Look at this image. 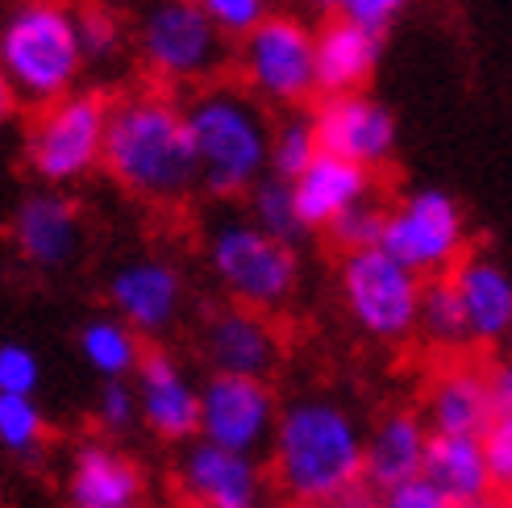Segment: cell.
Listing matches in <instances>:
<instances>
[{"label":"cell","instance_id":"obj_1","mask_svg":"<svg viewBox=\"0 0 512 508\" xmlns=\"http://www.w3.org/2000/svg\"><path fill=\"white\" fill-rule=\"evenodd\" d=\"M367 429L346 404L304 396L284 404L271 438V475L292 504H342L363 484Z\"/></svg>","mask_w":512,"mask_h":508},{"label":"cell","instance_id":"obj_2","mask_svg":"<svg viewBox=\"0 0 512 508\" xmlns=\"http://www.w3.org/2000/svg\"><path fill=\"white\" fill-rule=\"evenodd\" d=\"M109 180L130 196L175 205L200 184V159L184 105L163 92L121 96L109 113L105 163Z\"/></svg>","mask_w":512,"mask_h":508},{"label":"cell","instance_id":"obj_3","mask_svg":"<svg viewBox=\"0 0 512 508\" xmlns=\"http://www.w3.org/2000/svg\"><path fill=\"white\" fill-rule=\"evenodd\" d=\"M184 113L200 159V188L213 200L246 196L271 171L275 125L267 121L259 96L234 84H213L200 88Z\"/></svg>","mask_w":512,"mask_h":508},{"label":"cell","instance_id":"obj_4","mask_svg":"<svg viewBox=\"0 0 512 508\" xmlns=\"http://www.w3.org/2000/svg\"><path fill=\"white\" fill-rule=\"evenodd\" d=\"M84 42L75 9L63 0H21L0 17V67L13 80L17 96L46 109L55 100L80 92Z\"/></svg>","mask_w":512,"mask_h":508},{"label":"cell","instance_id":"obj_5","mask_svg":"<svg viewBox=\"0 0 512 508\" xmlns=\"http://www.w3.org/2000/svg\"><path fill=\"white\" fill-rule=\"evenodd\" d=\"M209 271L229 296V304H242L254 313H275L296 296L300 259L292 242H279L263 234L250 217H221L209 225L204 238Z\"/></svg>","mask_w":512,"mask_h":508},{"label":"cell","instance_id":"obj_6","mask_svg":"<svg viewBox=\"0 0 512 508\" xmlns=\"http://www.w3.org/2000/svg\"><path fill=\"white\" fill-rule=\"evenodd\" d=\"M338 296L346 317L358 325V334L371 342L400 346L417 334L421 325V296L425 279L392 259L383 246L342 254L338 267Z\"/></svg>","mask_w":512,"mask_h":508},{"label":"cell","instance_id":"obj_7","mask_svg":"<svg viewBox=\"0 0 512 508\" xmlns=\"http://www.w3.org/2000/svg\"><path fill=\"white\" fill-rule=\"evenodd\" d=\"M113 105L105 92H71L55 105L38 109L25 134V163L50 188L80 184L105 163V134H109Z\"/></svg>","mask_w":512,"mask_h":508},{"label":"cell","instance_id":"obj_8","mask_svg":"<svg viewBox=\"0 0 512 508\" xmlns=\"http://www.w3.org/2000/svg\"><path fill=\"white\" fill-rule=\"evenodd\" d=\"M238 67L250 96L263 105L296 109L317 96V30L292 13H271L250 38H242Z\"/></svg>","mask_w":512,"mask_h":508},{"label":"cell","instance_id":"obj_9","mask_svg":"<svg viewBox=\"0 0 512 508\" xmlns=\"http://www.w3.org/2000/svg\"><path fill=\"white\" fill-rule=\"evenodd\" d=\"M138 50L150 75L167 84H200L225 67V38L196 0H155L142 13Z\"/></svg>","mask_w":512,"mask_h":508},{"label":"cell","instance_id":"obj_10","mask_svg":"<svg viewBox=\"0 0 512 508\" xmlns=\"http://www.w3.org/2000/svg\"><path fill=\"white\" fill-rule=\"evenodd\" d=\"M383 250L421 279H442L467 259V217L450 192L417 188L388 209Z\"/></svg>","mask_w":512,"mask_h":508},{"label":"cell","instance_id":"obj_11","mask_svg":"<svg viewBox=\"0 0 512 508\" xmlns=\"http://www.w3.org/2000/svg\"><path fill=\"white\" fill-rule=\"evenodd\" d=\"M279 413L284 409L267 379L209 375L200 384V438L221 450L259 459L263 450H271Z\"/></svg>","mask_w":512,"mask_h":508},{"label":"cell","instance_id":"obj_12","mask_svg":"<svg viewBox=\"0 0 512 508\" xmlns=\"http://www.w3.org/2000/svg\"><path fill=\"white\" fill-rule=\"evenodd\" d=\"M134 392H138L142 425L159 442L188 446L200 438V384L171 350L146 346L134 375Z\"/></svg>","mask_w":512,"mask_h":508},{"label":"cell","instance_id":"obj_13","mask_svg":"<svg viewBox=\"0 0 512 508\" xmlns=\"http://www.w3.org/2000/svg\"><path fill=\"white\" fill-rule=\"evenodd\" d=\"M175 488L188 508H259L267 492V471L250 454H234L196 438L175 463Z\"/></svg>","mask_w":512,"mask_h":508},{"label":"cell","instance_id":"obj_14","mask_svg":"<svg viewBox=\"0 0 512 508\" xmlns=\"http://www.w3.org/2000/svg\"><path fill=\"white\" fill-rule=\"evenodd\" d=\"M313 130L325 155H338L367 171L388 163L396 150V117L367 92L321 96L313 109Z\"/></svg>","mask_w":512,"mask_h":508},{"label":"cell","instance_id":"obj_15","mask_svg":"<svg viewBox=\"0 0 512 508\" xmlns=\"http://www.w3.org/2000/svg\"><path fill=\"white\" fill-rule=\"evenodd\" d=\"M105 292L113 304V317H121L138 338H159L179 321V313H184L188 284L175 263L142 254V259H125L109 275Z\"/></svg>","mask_w":512,"mask_h":508},{"label":"cell","instance_id":"obj_16","mask_svg":"<svg viewBox=\"0 0 512 508\" xmlns=\"http://www.w3.org/2000/svg\"><path fill=\"white\" fill-rule=\"evenodd\" d=\"M9 238L30 267L63 271L84 250V213L63 192H34L13 209Z\"/></svg>","mask_w":512,"mask_h":508},{"label":"cell","instance_id":"obj_17","mask_svg":"<svg viewBox=\"0 0 512 508\" xmlns=\"http://www.w3.org/2000/svg\"><path fill=\"white\" fill-rule=\"evenodd\" d=\"M67 508H146V471L109 438H84L67 459Z\"/></svg>","mask_w":512,"mask_h":508},{"label":"cell","instance_id":"obj_18","mask_svg":"<svg viewBox=\"0 0 512 508\" xmlns=\"http://www.w3.org/2000/svg\"><path fill=\"white\" fill-rule=\"evenodd\" d=\"M200 350L213 375H250V379H267L279 363V354H284L271 317L242 309V304H221V309L204 317Z\"/></svg>","mask_w":512,"mask_h":508},{"label":"cell","instance_id":"obj_19","mask_svg":"<svg viewBox=\"0 0 512 508\" xmlns=\"http://www.w3.org/2000/svg\"><path fill=\"white\" fill-rule=\"evenodd\" d=\"M429 425L417 409H388L367 429V463L363 484L375 496H388L404 484L425 475V450H429Z\"/></svg>","mask_w":512,"mask_h":508},{"label":"cell","instance_id":"obj_20","mask_svg":"<svg viewBox=\"0 0 512 508\" xmlns=\"http://www.w3.org/2000/svg\"><path fill=\"white\" fill-rule=\"evenodd\" d=\"M292 200L304 230L329 234L354 205L371 200V171L321 150L309 163V171H300L292 180Z\"/></svg>","mask_w":512,"mask_h":508},{"label":"cell","instance_id":"obj_21","mask_svg":"<svg viewBox=\"0 0 512 508\" xmlns=\"http://www.w3.org/2000/svg\"><path fill=\"white\" fill-rule=\"evenodd\" d=\"M492 388L488 371L471 363H450L429 379L425 388V425L429 434L450 438H483L492 429Z\"/></svg>","mask_w":512,"mask_h":508},{"label":"cell","instance_id":"obj_22","mask_svg":"<svg viewBox=\"0 0 512 508\" xmlns=\"http://www.w3.org/2000/svg\"><path fill=\"white\" fill-rule=\"evenodd\" d=\"M383 59V34L329 17L317 30V96L363 92Z\"/></svg>","mask_w":512,"mask_h":508},{"label":"cell","instance_id":"obj_23","mask_svg":"<svg viewBox=\"0 0 512 508\" xmlns=\"http://www.w3.org/2000/svg\"><path fill=\"white\" fill-rule=\"evenodd\" d=\"M458 300H463L471 342L496 346L512 338V275L488 254H467L463 263L450 271Z\"/></svg>","mask_w":512,"mask_h":508},{"label":"cell","instance_id":"obj_24","mask_svg":"<svg viewBox=\"0 0 512 508\" xmlns=\"http://www.w3.org/2000/svg\"><path fill=\"white\" fill-rule=\"evenodd\" d=\"M425 479L458 508H479V504L496 500L488 454H483V438L433 434L429 450H425Z\"/></svg>","mask_w":512,"mask_h":508},{"label":"cell","instance_id":"obj_25","mask_svg":"<svg viewBox=\"0 0 512 508\" xmlns=\"http://www.w3.org/2000/svg\"><path fill=\"white\" fill-rule=\"evenodd\" d=\"M80 354H84V363L105 379H134L138 375V363H142V338L134 334L130 325H125L121 317H92L80 325Z\"/></svg>","mask_w":512,"mask_h":508},{"label":"cell","instance_id":"obj_26","mask_svg":"<svg viewBox=\"0 0 512 508\" xmlns=\"http://www.w3.org/2000/svg\"><path fill=\"white\" fill-rule=\"evenodd\" d=\"M417 334L438 346V350H458V346H471V329H467V313H463V300H458L454 279H425V296H421V325Z\"/></svg>","mask_w":512,"mask_h":508},{"label":"cell","instance_id":"obj_27","mask_svg":"<svg viewBox=\"0 0 512 508\" xmlns=\"http://www.w3.org/2000/svg\"><path fill=\"white\" fill-rule=\"evenodd\" d=\"M250 200V221L259 225L263 234L279 238V242H296L304 234V225L296 217V200H292V184L288 180H279V175H263L259 184H254L246 192Z\"/></svg>","mask_w":512,"mask_h":508},{"label":"cell","instance_id":"obj_28","mask_svg":"<svg viewBox=\"0 0 512 508\" xmlns=\"http://www.w3.org/2000/svg\"><path fill=\"white\" fill-rule=\"evenodd\" d=\"M46 413L34 396H0V450L9 459H34L46 446Z\"/></svg>","mask_w":512,"mask_h":508},{"label":"cell","instance_id":"obj_29","mask_svg":"<svg viewBox=\"0 0 512 508\" xmlns=\"http://www.w3.org/2000/svg\"><path fill=\"white\" fill-rule=\"evenodd\" d=\"M317 155H321V146H317V130H313V113H296V117L275 125V134H271V175L292 184L300 171H309V163Z\"/></svg>","mask_w":512,"mask_h":508},{"label":"cell","instance_id":"obj_30","mask_svg":"<svg viewBox=\"0 0 512 508\" xmlns=\"http://www.w3.org/2000/svg\"><path fill=\"white\" fill-rule=\"evenodd\" d=\"M75 25H80V42H84L88 59H113V55H121L125 25H121V17L109 5H100V0H84V5H75Z\"/></svg>","mask_w":512,"mask_h":508},{"label":"cell","instance_id":"obj_31","mask_svg":"<svg viewBox=\"0 0 512 508\" xmlns=\"http://www.w3.org/2000/svg\"><path fill=\"white\" fill-rule=\"evenodd\" d=\"M92 421L105 438H117V434H125V429H134L142 421L138 392H134L130 379H109V384H100L96 404H92Z\"/></svg>","mask_w":512,"mask_h":508},{"label":"cell","instance_id":"obj_32","mask_svg":"<svg viewBox=\"0 0 512 508\" xmlns=\"http://www.w3.org/2000/svg\"><path fill=\"white\" fill-rule=\"evenodd\" d=\"M383 230H388V209H379L375 200H363V205H354L334 230H329V238H334V246L342 254H358V250L383 246Z\"/></svg>","mask_w":512,"mask_h":508},{"label":"cell","instance_id":"obj_33","mask_svg":"<svg viewBox=\"0 0 512 508\" xmlns=\"http://www.w3.org/2000/svg\"><path fill=\"white\" fill-rule=\"evenodd\" d=\"M196 5L221 30V38H238V42L250 38L271 17V0H196Z\"/></svg>","mask_w":512,"mask_h":508},{"label":"cell","instance_id":"obj_34","mask_svg":"<svg viewBox=\"0 0 512 508\" xmlns=\"http://www.w3.org/2000/svg\"><path fill=\"white\" fill-rule=\"evenodd\" d=\"M42 388V359L25 342H0V396H34Z\"/></svg>","mask_w":512,"mask_h":508},{"label":"cell","instance_id":"obj_35","mask_svg":"<svg viewBox=\"0 0 512 508\" xmlns=\"http://www.w3.org/2000/svg\"><path fill=\"white\" fill-rule=\"evenodd\" d=\"M321 5L342 17V21H354V25H367V30L383 34L388 25L408 9V0H321Z\"/></svg>","mask_w":512,"mask_h":508},{"label":"cell","instance_id":"obj_36","mask_svg":"<svg viewBox=\"0 0 512 508\" xmlns=\"http://www.w3.org/2000/svg\"><path fill=\"white\" fill-rule=\"evenodd\" d=\"M483 454H488L496 500H512V421H492L483 434Z\"/></svg>","mask_w":512,"mask_h":508},{"label":"cell","instance_id":"obj_37","mask_svg":"<svg viewBox=\"0 0 512 508\" xmlns=\"http://www.w3.org/2000/svg\"><path fill=\"white\" fill-rule=\"evenodd\" d=\"M379 508H458V504H450V500L421 475V479H413V484H404V488H396V492H388V496H379Z\"/></svg>","mask_w":512,"mask_h":508},{"label":"cell","instance_id":"obj_38","mask_svg":"<svg viewBox=\"0 0 512 508\" xmlns=\"http://www.w3.org/2000/svg\"><path fill=\"white\" fill-rule=\"evenodd\" d=\"M488 388H492V413H496V421H512V363H496L488 371Z\"/></svg>","mask_w":512,"mask_h":508},{"label":"cell","instance_id":"obj_39","mask_svg":"<svg viewBox=\"0 0 512 508\" xmlns=\"http://www.w3.org/2000/svg\"><path fill=\"white\" fill-rule=\"evenodd\" d=\"M17 109H21V96H17L13 80L5 75V67H0V125H9L17 117Z\"/></svg>","mask_w":512,"mask_h":508},{"label":"cell","instance_id":"obj_40","mask_svg":"<svg viewBox=\"0 0 512 508\" xmlns=\"http://www.w3.org/2000/svg\"><path fill=\"white\" fill-rule=\"evenodd\" d=\"M288 508H329V504H288Z\"/></svg>","mask_w":512,"mask_h":508}]
</instances>
